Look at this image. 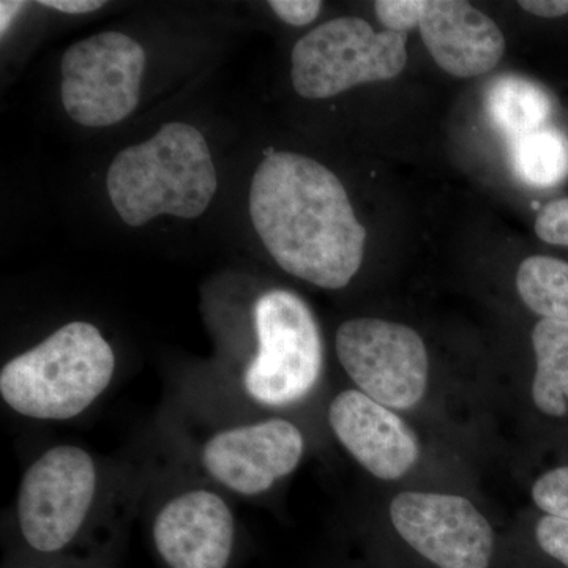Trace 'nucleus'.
<instances>
[{"mask_svg":"<svg viewBox=\"0 0 568 568\" xmlns=\"http://www.w3.org/2000/svg\"><path fill=\"white\" fill-rule=\"evenodd\" d=\"M254 230L287 274L324 290H342L361 268L366 230L345 186L310 156L275 152L253 175Z\"/></svg>","mask_w":568,"mask_h":568,"instance_id":"nucleus-1","label":"nucleus"},{"mask_svg":"<svg viewBox=\"0 0 568 568\" xmlns=\"http://www.w3.org/2000/svg\"><path fill=\"white\" fill-rule=\"evenodd\" d=\"M216 186L207 141L183 122L164 123L151 140L123 149L106 175L115 212L133 227L160 215L197 219L207 211Z\"/></svg>","mask_w":568,"mask_h":568,"instance_id":"nucleus-2","label":"nucleus"},{"mask_svg":"<svg viewBox=\"0 0 568 568\" xmlns=\"http://www.w3.org/2000/svg\"><path fill=\"white\" fill-rule=\"evenodd\" d=\"M115 354L93 324L74 321L0 372V395L20 416L70 420L110 387Z\"/></svg>","mask_w":568,"mask_h":568,"instance_id":"nucleus-3","label":"nucleus"},{"mask_svg":"<svg viewBox=\"0 0 568 568\" xmlns=\"http://www.w3.org/2000/svg\"><path fill=\"white\" fill-rule=\"evenodd\" d=\"M257 353L244 373L246 395L260 405L302 402L323 373L324 347L310 306L290 291H268L253 310Z\"/></svg>","mask_w":568,"mask_h":568,"instance_id":"nucleus-4","label":"nucleus"},{"mask_svg":"<svg viewBox=\"0 0 568 568\" xmlns=\"http://www.w3.org/2000/svg\"><path fill=\"white\" fill-rule=\"evenodd\" d=\"M291 61L298 95L331 99L355 85L398 77L407 62L406 33L376 32L362 18H336L302 37Z\"/></svg>","mask_w":568,"mask_h":568,"instance_id":"nucleus-5","label":"nucleus"},{"mask_svg":"<svg viewBox=\"0 0 568 568\" xmlns=\"http://www.w3.org/2000/svg\"><path fill=\"white\" fill-rule=\"evenodd\" d=\"M97 493V467L77 446L44 452L22 476L18 525L26 547L39 556H58L77 540Z\"/></svg>","mask_w":568,"mask_h":568,"instance_id":"nucleus-6","label":"nucleus"},{"mask_svg":"<svg viewBox=\"0 0 568 568\" xmlns=\"http://www.w3.org/2000/svg\"><path fill=\"white\" fill-rule=\"evenodd\" d=\"M145 51L121 32L78 41L63 54L61 95L67 114L91 129L115 125L140 103Z\"/></svg>","mask_w":568,"mask_h":568,"instance_id":"nucleus-7","label":"nucleus"},{"mask_svg":"<svg viewBox=\"0 0 568 568\" xmlns=\"http://www.w3.org/2000/svg\"><path fill=\"white\" fill-rule=\"evenodd\" d=\"M336 354L347 376L365 395L392 409H410L428 386V354L407 325L357 317L339 325Z\"/></svg>","mask_w":568,"mask_h":568,"instance_id":"nucleus-8","label":"nucleus"},{"mask_svg":"<svg viewBox=\"0 0 568 568\" xmlns=\"http://www.w3.org/2000/svg\"><path fill=\"white\" fill-rule=\"evenodd\" d=\"M394 528L409 547L439 568H488L495 532L466 497L402 493L392 500Z\"/></svg>","mask_w":568,"mask_h":568,"instance_id":"nucleus-9","label":"nucleus"},{"mask_svg":"<svg viewBox=\"0 0 568 568\" xmlns=\"http://www.w3.org/2000/svg\"><path fill=\"white\" fill-rule=\"evenodd\" d=\"M304 448V435L293 422L268 418L216 433L203 448V465L223 487L257 496L293 473Z\"/></svg>","mask_w":568,"mask_h":568,"instance_id":"nucleus-10","label":"nucleus"},{"mask_svg":"<svg viewBox=\"0 0 568 568\" xmlns=\"http://www.w3.org/2000/svg\"><path fill=\"white\" fill-rule=\"evenodd\" d=\"M152 540L166 568H230L235 547L234 515L215 491L190 489L160 508Z\"/></svg>","mask_w":568,"mask_h":568,"instance_id":"nucleus-11","label":"nucleus"},{"mask_svg":"<svg viewBox=\"0 0 568 568\" xmlns=\"http://www.w3.org/2000/svg\"><path fill=\"white\" fill-rule=\"evenodd\" d=\"M328 424L357 463L383 480L405 476L420 455L410 426L364 392L349 388L336 395L328 407Z\"/></svg>","mask_w":568,"mask_h":568,"instance_id":"nucleus-12","label":"nucleus"},{"mask_svg":"<svg viewBox=\"0 0 568 568\" xmlns=\"http://www.w3.org/2000/svg\"><path fill=\"white\" fill-rule=\"evenodd\" d=\"M418 29L437 65L457 78L487 73L506 52L496 22L462 0H426Z\"/></svg>","mask_w":568,"mask_h":568,"instance_id":"nucleus-13","label":"nucleus"},{"mask_svg":"<svg viewBox=\"0 0 568 568\" xmlns=\"http://www.w3.org/2000/svg\"><path fill=\"white\" fill-rule=\"evenodd\" d=\"M485 110L500 132L517 138L547 126L555 103L547 89L518 74L496 78L487 89Z\"/></svg>","mask_w":568,"mask_h":568,"instance_id":"nucleus-14","label":"nucleus"},{"mask_svg":"<svg viewBox=\"0 0 568 568\" xmlns=\"http://www.w3.org/2000/svg\"><path fill=\"white\" fill-rule=\"evenodd\" d=\"M537 372L532 399L541 413L562 417L568 399V324L538 321L532 331Z\"/></svg>","mask_w":568,"mask_h":568,"instance_id":"nucleus-15","label":"nucleus"},{"mask_svg":"<svg viewBox=\"0 0 568 568\" xmlns=\"http://www.w3.org/2000/svg\"><path fill=\"white\" fill-rule=\"evenodd\" d=\"M510 160L519 181L534 189H551L568 175V141L558 130L544 129L511 140Z\"/></svg>","mask_w":568,"mask_h":568,"instance_id":"nucleus-16","label":"nucleus"},{"mask_svg":"<svg viewBox=\"0 0 568 568\" xmlns=\"http://www.w3.org/2000/svg\"><path fill=\"white\" fill-rule=\"evenodd\" d=\"M519 297L544 320L568 324V263L549 256H530L517 272Z\"/></svg>","mask_w":568,"mask_h":568,"instance_id":"nucleus-17","label":"nucleus"},{"mask_svg":"<svg viewBox=\"0 0 568 568\" xmlns=\"http://www.w3.org/2000/svg\"><path fill=\"white\" fill-rule=\"evenodd\" d=\"M532 499L549 517L568 521V466L544 474L532 488Z\"/></svg>","mask_w":568,"mask_h":568,"instance_id":"nucleus-18","label":"nucleus"},{"mask_svg":"<svg viewBox=\"0 0 568 568\" xmlns=\"http://www.w3.org/2000/svg\"><path fill=\"white\" fill-rule=\"evenodd\" d=\"M425 3L426 0H377L376 17L387 31L406 33L420 26Z\"/></svg>","mask_w":568,"mask_h":568,"instance_id":"nucleus-19","label":"nucleus"},{"mask_svg":"<svg viewBox=\"0 0 568 568\" xmlns=\"http://www.w3.org/2000/svg\"><path fill=\"white\" fill-rule=\"evenodd\" d=\"M536 233L547 244L568 246V197L552 201L541 209Z\"/></svg>","mask_w":568,"mask_h":568,"instance_id":"nucleus-20","label":"nucleus"},{"mask_svg":"<svg viewBox=\"0 0 568 568\" xmlns=\"http://www.w3.org/2000/svg\"><path fill=\"white\" fill-rule=\"evenodd\" d=\"M536 537L548 556L568 568V521L556 517H544L537 523Z\"/></svg>","mask_w":568,"mask_h":568,"instance_id":"nucleus-21","label":"nucleus"},{"mask_svg":"<svg viewBox=\"0 0 568 568\" xmlns=\"http://www.w3.org/2000/svg\"><path fill=\"white\" fill-rule=\"evenodd\" d=\"M268 6L280 20L295 28H302L315 21L323 9V2L320 0H272Z\"/></svg>","mask_w":568,"mask_h":568,"instance_id":"nucleus-22","label":"nucleus"},{"mask_svg":"<svg viewBox=\"0 0 568 568\" xmlns=\"http://www.w3.org/2000/svg\"><path fill=\"white\" fill-rule=\"evenodd\" d=\"M519 6L540 18H559L568 13V0H521Z\"/></svg>","mask_w":568,"mask_h":568,"instance_id":"nucleus-23","label":"nucleus"},{"mask_svg":"<svg viewBox=\"0 0 568 568\" xmlns=\"http://www.w3.org/2000/svg\"><path fill=\"white\" fill-rule=\"evenodd\" d=\"M40 6L69 14L92 13L104 6L103 0H41Z\"/></svg>","mask_w":568,"mask_h":568,"instance_id":"nucleus-24","label":"nucleus"},{"mask_svg":"<svg viewBox=\"0 0 568 568\" xmlns=\"http://www.w3.org/2000/svg\"><path fill=\"white\" fill-rule=\"evenodd\" d=\"M24 2H18V0H2L0 2V32L6 36L7 29L10 28L17 14L20 13Z\"/></svg>","mask_w":568,"mask_h":568,"instance_id":"nucleus-25","label":"nucleus"},{"mask_svg":"<svg viewBox=\"0 0 568 568\" xmlns=\"http://www.w3.org/2000/svg\"><path fill=\"white\" fill-rule=\"evenodd\" d=\"M21 568H78V567H71V566H29V567H21Z\"/></svg>","mask_w":568,"mask_h":568,"instance_id":"nucleus-26","label":"nucleus"}]
</instances>
